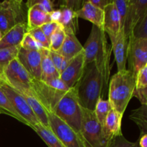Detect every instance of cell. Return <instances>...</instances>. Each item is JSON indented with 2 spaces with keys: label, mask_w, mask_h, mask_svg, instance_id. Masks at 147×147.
Returning <instances> with one entry per match:
<instances>
[{
  "label": "cell",
  "mask_w": 147,
  "mask_h": 147,
  "mask_svg": "<svg viewBox=\"0 0 147 147\" xmlns=\"http://www.w3.org/2000/svg\"><path fill=\"white\" fill-rule=\"evenodd\" d=\"M4 75L9 86L17 91L31 89L34 79L23 67L17 57L7 63L4 67Z\"/></svg>",
  "instance_id": "cell-8"
},
{
  "label": "cell",
  "mask_w": 147,
  "mask_h": 147,
  "mask_svg": "<svg viewBox=\"0 0 147 147\" xmlns=\"http://www.w3.org/2000/svg\"><path fill=\"white\" fill-rule=\"evenodd\" d=\"M147 88V65L142 67L136 75L135 88L142 89Z\"/></svg>",
  "instance_id": "cell-38"
},
{
  "label": "cell",
  "mask_w": 147,
  "mask_h": 147,
  "mask_svg": "<svg viewBox=\"0 0 147 147\" xmlns=\"http://www.w3.org/2000/svg\"><path fill=\"white\" fill-rule=\"evenodd\" d=\"M108 82L95 62L86 65L81 78L75 86L80 106L94 111L98 100L102 98L103 87Z\"/></svg>",
  "instance_id": "cell-1"
},
{
  "label": "cell",
  "mask_w": 147,
  "mask_h": 147,
  "mask_svg": "<svg viewBox=\"0 0 147 147\" xmlns=\"http://www.w3.org/2000/svg\"><path fill=\"white\" fill-rule=\"evenodd\" d=\"M65 31L60 24H59L50 38V50L58 52L63 45L65 37Z\"/></svg>",
  "instance_id": "cell-29"
},
{
  "label": "cell",
  "mask_w": 147,
  "mask_h": 147,
  "mask_svg": "<svg viewBox=\"0 0 147 147\" xmlns=\"http://www.w3.org/2000/svg\"><path fill=\"white\" fill-rule=\"evenodd\" d=\"M112 50L113 52L115 61L117 65L118 71L125 70L127 63V50L129 37L125 32L124 29H121L117 35L110 38Z\"/></svg>",
  "instance_id": "cell-14"
},
{
  "label": "cell",
  "mask_w": 147,
  "mask_h": 147,
  "mask_svg": "<svg viewBox=\"0 0 147 147\" xmlns=\"http://www.w3.org/2000/svg\"><path fill=\"white\" fill-rule=\"evenodd\" d=\"M85 1H89L91 4H93V5L103 9L104 7H106L108 4L113 2V0H85Z\"/></svg>",
  "instance_id": "cell-43"
},
{
  "label": "cell",
  "mask_w": 147,
  "mask_h": 147,
  "mask_svg": "<svg viewBox=\"0 0 147 147\" xmlns=\"http://www.w3.org/2000/svg\"><path fill=\"white\" fill-rule=\"evenodd\" d=\"M47 84H49L50 86H51L52 87L55 88L57 89V90H62V91L67 92L69 90V88L65 84V83L63 81H62L60 80V78H55L53 80H50V81L46 82Z\"/></svg>",
  "instance_id": "cell-42"
},
{
  "label": "cell",
  "mask_w": 147,
  "mask_h": 147,
  "mask_svg": "<svg viewBox=\"0 0 147 147\" xmlns=\"http://www.w3.org/2000/svg\"><path fill=\"white\" fill-rule=\"evenodd\" d=\"M50 14V20L52 22H58L60 18V16H61V11L60 9H54L53 11H52L51 12L49 13Z\"/></svg>",
  "instance_id": "cell-44"
},
{
  "label": "cell",
  "mask_w": 147,
  "mask_h": 147,
  "mask_svg": "<svg viewBox=\"0 0 147 147\" xmlns=\"http://www.w3.org/2000/svg\"><path fill=\"white\" fill-rule=\"evenodd\" d=\"M39 51L41 55V80L47 82L60 78V73L55 68L50 58L49 53L50 50L41 47Z\"/></svg>",
  "instance_id": "cell-22"
},
{
  "label": "cell",
  "mask_w": 147,
  "mask_h": 147,
  "mask_svg": "<svg viewBox=\"0 0 147 147\" xmlns=\"http://www.w3.org/2000/svg\"><path fill=\"white\" fill-rule=\"evenodd\" d=\"M129 19L124 30L129 37L137 22L147 14V0H129Z\"/></svg>",
  "instance_id": "cell-17"
},
{
  "label": "cell",
  "mask_w": 147,
  "mask_h": 147,
  "mask_svg": "<svg viewBox=\"0 0 147 147\" xmlns=\"http://www.w3.org/2000/svg\"><path fill=\"white\" fill-rule=\"evenodd\" d=\"M28 32L42 47L50 50V40L45 35L40 27L29 30Z\"/></svg>",
  "instance_id": "cell-33"
},
{
  "label": "cell",
  "mask_w": 147,
  "mask_h": 147,
  "mask_svg": "<svg viewBox=\"0 0 147 147\" xmlns=\"http://www.w3.org/2000/svg\"><path fill=\"white\" fill-rule=\"evenodd\" d=\"M58 22H50L46 23V24H43L42 26L40 27L41 30H42L43 33L45 34V35L47 37V38L50 40V37L53 34V33L54 32L55 30L57 29V27L59 25Z\"/></svg>",
  "instance_id": "cell-40"
},
{
  "label": "cell",
  "mask_w": 147,
  "mask_h": 147,
  "mask_svg": "<svg viewBox=\"0 0 147 147\" xmlns=\"http://www.w3.org/2000/svg\"><path fill=\"white\" fill-rule=\"evenodd\" d=\"M0 114H5L17 119L21 123L27 125L25 121L17 113V111L12 106L11 102L9 100L6 95L0 89Z\"/></svg>",
  "instance_id": "cell-27"
},
{
  "label": "cell",
  "mask_w": 147,
  "mask_h": 147,
  "mask_svg": "<svg viewBox=\"0 0 147 147\" xmlns=\"http://www.w3.org/2000/svg\"><path fill=\"white\" fill-rule=\"evenodd\" d=\"M25 4L27 9L32 6L37 5L47 13H50L54 10L53 4L51 0H27Z\"/></svg>",
  "instance_id": "cell-36"
},
{
  "label": "cell",
  "mask_w": 147,
  "mask_h": 147,
  "mask_svg": "<svg viewBox=\"0 0 147 147\" xmlns=\"http://www.w3.org/2000/svg\"><path fill=\"white\" fill-rule=\"evenodd\" d=\"M28 32L27 22L17 24L5 33L0 40V49L20 46L24 34Z\"/></svg>",
  "instance_id": "cell-18"
},
{
  "label": "cell",
  "mask_w": 147,
  "mask_h": 147,
  "mask_svg": "<svg viewBox=\"0 0 147 147\" xmlns=\"http://www.w3.org/2000/svg\"><path fill=\"white\" fill-rule=\"evenodd\" d=\"M17 57L34 80H41V55L39 50L20 47Z\"/></svg>",
  "instance_id": "cell-13"
},
{
  "label": "cell",
  "mask_w": 147,
  "mask_h": 147,
  "mask_svg": "<svg viewBox=\"0 0 147 147\" xmlns=\"http://www.w3.org/2000/svg\"><path fill=\"white\" fill-rule=\"evenodd\" d=\"M0 89L6 95L17 113L25 121L27 126L32 129L40 123L33 111L20 92L7 85H2L0 86Z\"/></svg>",
  "instance_id": "cell-10"
},
{
  "label": "cell",
  "mask_w": 147,
  "mask_h": 147,
  "mask_svg": "<svg viewBox=\"0 0 147 147\" xmlns=\"http://www.w3.org/2000/svg\"><path fill=\"white\" fill-rule=\"evenodd\" d=\"M26 8L23 1L4 0L0 2V32L3 35L17 24L27 22Z\"/></svg>",
  "instance_id": "cell-6"
},
{
  "label": "cell",
  "mask_w": 147,
  "mask_h": 147,
  "mask_svg": "<svg viewBox=\"0 0 147 147\" xmlns=\"http://www.w3.org/2000/svg\"><path fill=\"white\" fill-rule=\"evenodd\" d=\"M4 65H0V86H2V85H7L8 86L7 80H6L4 75Z\"/></svg>",
  "instance_id": "cell-46"
},
{
  "label": "cell",
  "mask_w": 147,
  "mask_h": 147,
  "mask_svg": "<svg viewBox=\"0 0 147 147\" xmlns=\"http://www.w3.org/2000/svg\"><path fill=\"white\" fill-rule=\"evenodd\" d=\"M123 114L111 109L105 119L103 129L109 140L122 134L121 121Z\"/></svg>",
  "instance_id": "cell-21"
},
{
  "label": "cell",
  "mask_w": 147,
  "mask_h": 147,
  "mask_svg": "<svg viewBox=\"0 0 147 147\" xmlns=\"http://www.w3.org/2000/svg\"><path fill=\"white\" fill-rule=\"evenodd\" d=\"M18 92H20L24 98L27 103L34 112L37 119H38L39 122L45 127L50 128V124H49L48 112L44 107V106L40 103V100L35 97L31 89Z\"/></svg>",
  "instance_id": "cell-19"
},
{
  "label": "cell",
  "mask_w": 147,
  "mask_h": 147,
  "mask_svg": "<svg viewBox=\"0 0 147 147\" xmlns=\"http://www.w3.org/2000/svg\"><path fill=\"white\" fill-rule=\"evenodd\" d=\"M85 67V58L83 51L69 61L65 70L60 73V78L70 88L74 87L83 73Z\"/></svg>",
  "instance_id": "cell-12"
},
{
  "label": "cell",
  "mask_w": 147,
  "mask_h": 147,
  "mask_svg": "<svg viewBox=\"0 0 147 147\" xmlns=\"http://www.w3.org/2000/svg\"><path fill=\"white\" fill-rule=\"evenodd\" d=\"M48 119L50 129L65 147H87L81 134L76 132L53 112L48 111Z\"/></svg>",
  "instance_id": "cell-7"
},
{
  "label": "cell",
  "mask_w": 147,
  "mask_h": 147,
  "mask_svg": "<svg viewBox=\"0 0 147 147\" xmlns=\"http://www.w3.org/2000/svg\"><path fill=\"white\" fill-rule=\"evenodd\" d=\"M138 144L139 147H147V134L141 135Z\"/></svg>",
  "instance_id": "cell-45"
},
{
  "label": "cell",
  "mask_w": 147,
  "mask_h": 147,
  "mask_svg": "<svg viewBox=\"0 0 147 147\" xmlns=\"http://www.w3.org/2000/svg\"><path fill=\"white\" fill-rule=\"evenodd\" d=\"M126 1H129V0H126Z\"/></svg>",
  "instance_id": "cell-49"
},
{
  "label": "cell",
  "mask_w": 147,
  "mask_h": 147,
  "mask_svg": "<svg viewBox=\"0 0 147 147\" xmlns=\"http://www.w3.org/2000/svg\"><path fill=\"white\" fill-rule=\"evenodd\" d=\"M85 0H58L60 7H67L73 11H77L82 7Z\"/></svg>",
  "instance_id": "cell-39"
},
{
  "label": "cell",
  "mask_w": 147,
  "mask_h": 147,
  "mask_svg": "<svg viewBox=\"0 0 147 147\" xmlns=\"http://www.w3.org/2000/svg\"><path fill=\"white\" fill-rule=\"evenodd\" d=\"M21 46L9 47L0 49V65L5 66L11 60L17 57Z\"/></svg>",
  "instance_id": "cell-32"
},
{
  "label": "cell",
  "mask_w": 147,
  "mask_h": 147,
  "mask_svg": "<svg viewBox=\"0 0 147 147\" xmlns=\"http://www.w3.org/2000/svg\"><path fill=\"white\" fill-rule=\"evenodd\" d=\"M111 109V106L109 100H104L102 98L98 99L95 107L94 113L96 119L103 126L104 124L105 119Z\"/></svg>",
  "instance_id": "cell-28"
},
{
  "label": "cell",
  "mask_w": 147,
  "mask_h": 147,
  "mask_svg": "<svg viewBox=\"0 0 147 147\" xmlns=\"http://www.w3.org/2000/svg\"><path fill=\"white\" fill-rule=\"evenodd\" d=\"M53 112L76 132L80 134L82 107L79 103L76 86L70 88L63 95Z\"/></svg>",
  "instance_id": "cell-4"
},
{
  "label": "cell",
  "mask_w": 147,
  "mask_h": 147,
  "mask_svg": "<svg viewBox=\"0 0 147 147\" xmlns=\"http://www.w3.org/2000/svg\"><path fill=\"white\" fill-rule=\"evenodd\" d=\"M80 134L87 147H106L111 141L106 136L103 126L96 119L94 111L83 107Z\"/></svg>",
  "instance_id": "cell-5"
},
{
  "label": "cell",
  "mask_w": 147,
  "mask_h": 147,
  "mask_svg": "<svg viewBox=\"0 0 147 147\" xmlns=\"http://www.w3.org/2000/svg\"><path fill=\"white\" fill-rule=\"evenodd\" d=\"M78 19H83L91 22L93 25L103 30L104 11L103 9L93 5L89 1H85L82 7L76 11Z\"/></svg>",
  "instance_id": "cell-15"
},
{
  "label": "cell",
  "mask_w": 147,
  "mask_h": 147,
  "mask_svg": "<svg viewBox=\"0 0 147 147\" xmlns=\"http://www.w3.org/2000/svg\"><path fill=\"white\" fill-rule=\"evenodd\" d=\"M119 12L121 22V29H124L129 19V4L126 0H113Z\"/></svg>",
  "instance_id": "cell-31"
},
{
  "label": "cell",
  "mask_w": 147,
  "mask_h": 147,
  "mask_svg": "<svg viewBox=\"0 0 147 147\" xmlns=\"http://www.w3.org/2000/svg\"><path fill=\"white\" fill-rule=\"evenodd\" d=\"M104 24L103 30L109 38L117 35L121 30V22L119 12L113 2L108 4L103 9Z\"/></svg>",
  "instance_id": "cell-16"
},
{
  "label": "cell",
  "mask_w": 147,
  "mask_h": 147,
  "mask_svg": "<svg viewBox=\"0 0 147 147\" xmlns=\"http://www.w3.org/2000/svg\"><path fill=\"white\" fill-rule=\"evenodd\" d=\"M129 36L137 39H147V14L137 22Z\"/></svg>",
  "instance_id": "cell-30"
},
{
  "label": "cell",
  "mask_w": 147,
  "mask_h": 147,
  "mask_svg": "<svg viewBox=\"0 0 147 147\" xmlns=\"http://www.w3.org/2000/svg\"><path fill=\"white\" fill-rule=\"evenodd\" d=\"M133 97L136 98L142 105H147V88L142 89H134Z\"/></svg>",
  "instance_id": "cell-41"
},
{
  "label": "cell",
  "mask_w": 147,
  "mask_h": 147,
  "mask_svg": "<svg viewBox=\"0 0 147 147\" xmlns=\"http://www.w3.org/2000/svg\"><path fill=\"white\" fill-rule=\"evenodd\" d=\"M2 36H3V34H1V32H0V40H1V37H2Z\"/></svg>",
  "instance_id": "cell-47"
},
{
  "label": "cell",
  "mask_w": 147,
  "mask_h": 147,
  "mask_svg": "<svg viewBox=\"0 0 147 147\" xmlns=\"http://www.w3.org/2000/svg\"><path fill=\"white\" fill-rule=\"evenodd\" d=\"M49 53H50V58H51L55 67V68L57 69V70L58 71V73H60H60L65 70L66 66L67 65V64H68L70 60H66L65 58H64V57H63L60 53H57V52H55L50 50Z\"/></svg>",
  "instance_id": "cell-34"
},
{
  "label": "cell",
  "mask_w": 147,
  "mask_h": 147,
  "mask_svg": "<svg viewBox=\"0 0 147 147\" xmlns=\"http://www.w3.org/2000/svg\"><path fill=\"white\" fill-rule=\"evenodd\" d=\"M31 90L47 112L53 111L57 103L66 93L52 87L41 80H33L31 84Z\"/></svg>",
  "instance_id": "cell-11"
},
{
  "label": "cell",
  "mask_w": 147,
  "mask_h": 147,
  "mask_svg": "<svg viewBox=\"0 0 147 147\" xmlns=\"http://www.w3.org/2000/svg\"><path fill=\"white\" fill-rule=\"evenodd\" d=\"M61 16L58 23L64 28L65 32L76 34L78 28V21L76 11L67 7H60Z\"/></svg>",
  "instance_id": "cell-24"
},
{
  "label": "cell",
  "mask_w": 147,
  "mask_h": 147,
  "mask_svg": "<svg viewBox=\"0 0 147 147\" xmlns=\"http://www.w3.org/2000/svg\"><path fill=\"white\" fill-rule=\"evenodd\" d=\"M140 130V136L147 134V105H142L139 108L133 110L129 116Z\"/></svg>",
  "instance_id": "cell-26"
},
{
  "label": "cell",
  "mask_w": 147,
  "mask_h": 147,
  "mask_svg": "<svg viewBox=\"0 0 147 147\" xmlns=\"http://www.w3.org/2000/svg\"><path fill=\"white\" fill-rule=\"evenodd\" d=\"M65 34L63 45L57 53L66 60H70L83 51V47L76 34L73 32H65Z\"/></svg>",
  "instance_id": "cell-20"
},
{
  "label": "cell",
  "mask_w": 147,
  "mask_h": 147,
  "mask_svg": "<svg viewBox=\"0 0 147 147\" xmlns=\"http://www.w3.org/2000/svg\"><path fill=\"white\" fill-rule=\"evenodd\" d=\"M20 46L22 48L30 50H39L42 47L30 35L28 32L24 34Z\"/></svg>",
  "instance_id": "cell-37"
},
{
  "label": "cell",
  "mask_w": 147,
  "mask_h": 147,
  "mask_svg": "<svg viewBox=\"0 0 147 147\" xmlns=\"http://www.w3.org/2000/svg\"><path fill=\"white\" fill-rule=\"evenodd\" d=\"M83 47L85 65L95 62L109 81L111 50L109 47L104 30L93 25L89 37Z\"/></svg>",
  "instance_id": "cell-2"
},
{
  "label": "cell",
  "mask_w": 147,
  "mask_h": 147,
  "mask_svg": "<svg viewBox=\"0 0 147 147\" xmlns=\"http://www.w3.org/2000/svg\"><path fill=\"white\" fill-rule=\"evenodd\" d=\"M136 76L128 69L118 71L109 83V99L111 108L123 115L133 97Z\"/></svg>",
  "instance_id": "cell-3"
},
{
  "label": "cell",
  "mask_w": 147,
  "mask_h": 147,
  "mask_svg": "<svg viewBox=\"0 0 147 147\" xmlns=\"http://www.w3.org/2000/svg\"><path fill=\"white\" fill-rule=\"evenodd\" d=\"M106 147H139V146L138 142H129L121 134L113 138Z\"/></svg>",
  "instance_id": "cell-35"
},
{
  "label": "cell",
  "mask_w": 147,
  "mask_h": 147,
  "mask_svg": "<svg viewBox=\"0 0 147 147\" xmlns=\"http://www.w3.org/2000/svg\"><path fill=\"white\" fill-rule=\"evenodd\" d=\"M32 129L48 147H65L50 128L45 127L39 123L38 124L35 125Z\"/></svg>",
  "instance_id": "cell-25"
},
{
  "label": "cell",
  "mask_w": 147,
  "mask_h": 147,
  "mask_svg": "<svg viewBox=\"0 0 147 147\" xmlns=\"http://www.w3.org/2000/svg\"><path fill=\"white\" fill-rule=\"evenodd\" d=\"M129 69L136 76L139 70L147 65V39L129 37L127 50Z\"/></svg>",
  "instance_id": "cell-9"
},
{
  "label": "cell",
  "mask_w": 147,
  "mask_h": 147,
  "mask_svg": "<svg viewBox=\"0 0 147 147\" xmlns=\"http://www.w3.org/2000/svg\"><path fill=\"white\" fill-rule=\"evenodd\" d=\"M14 1H18V2H22L23 0H14Z\"/></svg>",
  "instance_id": "cell-48"
},
{
  "label": "cell",
  "mask_w": 147,
  "mask_h": 147,
  "mask_svg": "<svg viewBox=\"0 0 147 147\" xmlns=\"http://www.w3.org/2000/svg\"><path fill=\"white\" fill-rule=\"evenodd\" d=\"M50 14L43 11L38 6L34 5L27 9V25L29 30L40 27L46 23L50 22Z\"/></svg>",
  "instance_id": "cell-23"
}]
</instances>
